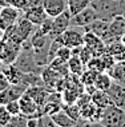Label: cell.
I'll use <instances>...</instances> for the list:
<instances>
[{
  "instance_id": "6da1fadb",
  "label": "cell",
  "mask_w": 125,
  "mask_h": 127,
  "mask_svg": "<svg viewBox=\"0 0 125 127\" xmlns=\"http://www.w3.org/2000/svg\"><path fill=\"white\" fill-rule=\"evenodd\" d=\"M124 118L125 110L114 104H109L108 107L104 108V114L100 121V125L107 127H124Z\"/></svg>"
},
{
  "instance_id": "7a4b0ae2",
  "label": "cell",
  "mask_w": 125,
  "mask_h": 127,
  "mask_svg": "<svg viewBox=\"0 0 125 127\" xmlns=\"http://www.w3.org/2000/svg\"><path fill=\"white\" fill-rule=\"evenodd\" d=\"M84 31L83 27H76V26H69L60 36H57L64 46L69 47V48H75L80 47L84 44Z\"/></svg>"
},
{
  "instance_id": "3957f363",
  "label": "cell",
  "mask_w": 125,
  "mask_h": 127,
  "mask_svg": "<svg viewBox=\"0 0 125 127\" xmlns=\"http://www.w3.org/2000/svg\"><path fill=\"white\" fill-rule=\"evenodd\" d=\"M21 16V11L12 5L0 7V28L3 31L8 30L18 22V19Z\"/></svg>"
},
{
  "instance_id": "277c9868",
  "label": "cell",
  "mask_w": 125,
  "mask_h": 127,
  "mask_svg": "<svg viewBox=\"0 0 125 127\" xmlns=\"http://www.w3.org/2000/svg\"><path fill=\"white\" fill-rule=\"evenodd\" d=\"M108 94L110 96L112 104L125 110V82L120 80H112V84L108 88Z\"/></svg>"
},
{
  "instance_id": "5b68a950",
  "label": "cell",
  "mask_w": 125,
  "mask_h": 127,
  "mask_svg": "<svg viewBox=\"0 0 125 127\" xmlns=\"http://www.w3.org/2000/svg\"><path fill=\"white\" fill-rule=\"evenodd\" d=\"M71 18H72V15L69 13L68 9H65V11L61 12L60 15L55 16V18H53V22H52V31H51L49 36L52 37V39H55V37L61 35L64 31L71 26Z\"/></svg>"
},
{
  "instance_id": "8992f818",
  "label": "cell",
  "mask_w": 125,
  "mask_h": 127,
  "mask_svg": "<svg viewBox=\"0 0 125 127\" xmlns=\"http://www.w3.org/2000/svg\"><path fill=\"white\" fill-rule=\"evenodd\" d=\"M84 44L93 52V56H101L107 51V46L103 39L90 31H85L84 33Z\"/></svg>"
},
{
  "instance_id": "52a82bcc",
  "label": "cell",
  "mask_w": 125,
  "mask_h": 127,
  "mask_svg": "<svg viewBox=\"0 0 125 127\" xmlns=\"http://www.w3.org/2000/svg\"><path fill=\"white\" fill-rule=\"evenodd\" d=\"M27 88H28V84L25 83L9 84L5 90L0 91V103L5 104V103L15 100V99H20V96L27 91Z\"/></svg>"
},
{
  "instance_id": "ba28073f",
  "label": "cell",
  "mask_w": 125,
  "mask_h": 127,
  "mask_svg": "<svg viewBox=\"0 0 125 127\" xmlns=\"http://www.w3.org/2000/svg\"><path fill=\"white\" fill-rule=\"evenodd\" d=\"M99 16H97L96 11L92 5H88L87 8H84L83 11L77 12L76 15H73L71 18V26H76V27H85L88 24L96 20Z\"/></svg>"
},
{
  "instance_id": "9c48e42d",
  "label": "cell",
  "mask_w": 125,
  "mask_h": 127,
  "mask_svg": "<svg viewBox=\"0 0 125 127\" xmlns=\"http://www.w3.org/2000/svg\"><path fill=\"white\" fill-rule=\"evenodd\" d=\"M19 103H20V107H21V112L24 115H27L28 118L29 116H40L41 115V107L35 102V99L27 91L20 96Z\"/></svg>"
},
{
  "instance_id": "30bf717a",
  "label": "cell",
  "mask_w": 125,
  "mask_h": 127,
  "mask_svg": "<svg viewBox=\"0 0 125 127\" xmlns=\"http://www.w3.org/2000/svg\"><path fill=\"white\" fill-rule=\"evenodd\" d=\"M43 7L49 18H55L68 9L67 0H43Z\"/></svg>"
},
{
  "instance_id": "8fae6325",
  "label": "cell",
  "mask_w": 125,
  "mask_h": 127,
  "mask_svg": "<svg viewBox=\"0 0 125 127\" xmlns=\"http://www.w3.org/2000/svg\"><path fill=\"white\" fill-rule=\"evenodd\" d=\"M23 15H24L31 23H33L36 27L41 24V23H43L47 18H49V16L47 15V12H45V9H44L43 4H41V5L31 7V8H28L27 11L23 12Z\"/></svg>"
},
{
  "instance_id": "7c38bea8",
  "label": "cell",
  "mask_w": 125,
  "mask_h": 127,
  "mask_svg": "<svg viewBox=\"0 0 125 127\" xmlns=\"http://www.w3.org/2000/svg\"><path fill=\"white\" fill-rule=\"evenodd\" d=\"M109 22L110 20H105V19H99L97 18L96 20H93L90 24H88L85 27H83L84 31H90V32L96 33L97 36L103 37L109 30Z\"/></svg>"
},
{
  "instance_id": "4fadbf2b",
  "label": "cell",
  "mask_w": 125,
  "mask_h": 127,
  "mask_svg": "<svg viewBox=\"0 0 125 127\" xmlns=\"http://www.w3.org/2000/svg\"><path fill=\"white\" fill-rule=\"evenodd\" d=\"M5 67H3V71L7 75L9 83L11 84H18V83H24L23 79H24V72L15 66V64H4Z\"/></svg>"
},
{
  "instance_id": "5bb4252c",
  "label": "cell",
  "mask_w": 125,
  "mask_h": 127,
  "mask_svg": "<svg viewBox=\"0 0 125 127\" xmlns=\"http://www.w3.org/2000/svg\"><path fill=\"white\" fill-rule=\"evenodd\" d=\"M109 31L113 36L119 37L121 40V36L125 33V16L124 15H117L109 22Z\"/></svg>"
},
{
  "instance_id": "9a60e30c",
  "label": "cell",
  "mask_w": 125,
  "mask_h": 127,
  "mask_svg": "<svg viewBox=\"0 0 125 127\" xmlns=\"http://www.w3.org/2000/svg\"><path fill=\"white\" fill-rule=\"evenodd\" d=\"M51 116H52L53 122L56 123V126H59V127H69V126H76L77 125V122L73 121L63 108L59 110V111H56L55 114H52Z\"/></svg>"
},
{
  "instance_id": "2e32d148",
  "label": "cell",
  "mask_w": 125,
  "mask_h": 127,
  "mask_svg": "<svg viewBox=\"0 0 125 127\" xmlns=\"http://www.w3.org/2000/svg\"><path fill=\"white\" fill-rule=\"evenodd\" d=\"M107 51L114 58L116 62L125 60V44L121 40H117V42H113L112 44L107 46Z\"/></svg>"
},
{
  "instance_id": "e0dca14e",
  "label": "cell",
  "mask_w": 125,
  "mask_h": 127,
  "mask_svg": "<svg viewBox=\"0 0 125 127\" xmlns=\"http://www.w3.org/2000/svg\"><path fill=\"white\" fill-rule=\"evenodd\" d=\"M68 67H69V74L76 75V76H81L87 68V66L83 63L81 59L77 55H72L71 56V59L68 60Z\"/></svg>"
},
{
  "instance_id": "ac0fdd59",
  "label": "cell",
  "mask_w": 125,
  "mask_h": 127,
  "mask_svg": "<svg viewBox=\"0 0 125 127\" xmlns=\"http://www.w3.org/2000/svg\"><path fill=\"white\" fill-rule=\"evenodd\" d=\"M92 102L97 107H101V108H105L108 107L109 104H112V100H110V96L107 91H103V90H96L92 94Z\"/></svg>"
},
{
  "instance_id": "d6986e66",
  "label": "cell",
  "mask_w": 125,
  "mask_h": 127,
  "mask_svg": "<svg viewBox=\"0 0 125 127\" xmlns=\"http://www.w3.org/2000/svg\"><path fill=\"white\" fill-rule=\"evenodd\" d=\"M60 78H61V75L57 72V71L53 70L52 67H49V66L47 68H44L43 72H41V79H43L44 84L49 86V87H55L56 82L59 80Z\"/></svg>"
},
{
  "instance_id": "ffe728a7",
  "label": "cell",
  "mask_w": 125,
  "mask_h": 127,
  "mask_svg": "<svg viewBox=\"0 0 125 127\" xmlns=\"http://www.w3.org/2000/svg\"><path fill=\"white\" fill-rule=\"evenodd\" d=\"M112 76L107 72V71H103V72H99L97 74L96 79H94V87L97 90H103V91H108V88L110 87L112 84Z\"/></svg>"
},
{
  "instance_id": "44dd1931",
  "label": "cell",
  "mask_w": 125,
  "mask_h": 127,
  "mask_svg": "<svg viewBox=\"0 0 125 127\" xmlns=\"http://www.w3.org/2000/svg\"><path fill=\"white\" fill-rule=\"evenodd\" d=\"M108 74L112 76L114 80H120V82H125V60L123 62H116L114 66L110 68L109 71H107Z\"/></svg>"
},
{
  "instance_id": "7402d4cb",
  "label": "cell",
  "mask_w": 125,
  "mask_h": 127,
  "mask_svg": "<svg viewBox=\"0 0 125 127\" xmlns=\"http://www.w3.org/2000/svg\"><path fill=\"white\" fill-rule=\"evenodd\" d=\"M49 67H52L55 71H57L61 76H68L69 74V67H68V62L65 60H61L60 58H55L49 62L48 64Z\"/></svg>"
},
{
  "instance_id": "603a6c76",
  "label": "cell",
  "mask_w": 125,
  "mask_h": 127,
  "mask_svg": "<svg viewBox=\"0 0 125 127\" xmlns=\"http://www.w3.org/2000/svg\"><path fill=\"white\" fill-rule=\"evenodd\" d=\"M63 110L68 114L71 118L73 119V121L77 122V125H79L80 119H81V115H80V107L79 104H75V103H71V104H67L65 107H63Z\"/></svg>"
},
{
  "instance_id": "cb8c5ba5",
  "label": "cell",
  "mask_w": 125,
  "mask_h": 127,
  "mask_svg": "<svg viewBox=\"0 0 125 127\" xmlns=\"http://www.w3.org/2000/svg\"><path fill=\"white\" fill-rule=\"evenodd\" d=\"M99 71H94V70H90V68H87V71H84L83 75L80 76V80L84 86H88V84H93L94 83V79H96Z\"/></svg>"
},
{
  "instance_id": "d4e9b609",
  "label": "cell",
  "mask_w": 125,
  "mask_h": 127,
  "mask_svg": "<svg viewBox=\"0 0 125 127\" xmlns=\"http://www.w3.org/2000/svg\"><path fill=\"white\" fill-rule=\"evenodd\" d=\"M27 121H28V116L24 115L23 112H20V114H18V115H12L8 126H11V127H23V126H27Z\"/></svg>"
},
{
  "instance_id": "484cf974",
  "label": "cell",
  "mask_w": 125,
  "mask_h": 127,
  "mask_svg": "<svg viewBox=\"0 0 125 127\" xmlns=\"http://www.w3.org/2000/svg\"><path fill=\"white\" fill-rule=\"evenodd\" d=\"M87 68H90V70H94V71H99V72L105 71V67H104V63H103V60H101L100 56H93L92 59L87 63Z\"/></svg>"
},
{
  "instance_id": "4316f807",
  "label": "cell",
  "mask_w": 125,
  "mask_h": 127,
  "mask_svg": "<svg viewBox=\"0 0 125 127\" xmlns=\"http://www.w3.org/2000/svg\"><path fill=\"white\" fill-rule=\"evenodd\" d=\"M11 118H12V115L9 114V111L7 110V107L4 104H0V127L8 126Z\"/></svg>"
},
{
  "instance_id": "83f0119b",
  "label": "cell",
  "mask_w": 125,
  "mask_h": 127,
  "mask_svg": "<svg viewBox=\"0 0 125 127\" xmlns=\"http://www.w3.org/2000/svg\"><path fill=\"white\" fill-rule=\"evenodd\" d=\"M77 56H79L80 59H81L83 63L87 66V63L93 58V52H92V51H90L89 48H88L85 44H83L81 48H80V52H79V55H77Z\"/></svg>"
},
{
  "instance_id": "f1b7e54d",
  "label": "cell",
  "mask_w": 125,
  "mask_h": 127,
  "mask_svg": "<svg viewBox=\"0 0 125 127\" xmlns=\"http://www.w3.org/2000/svg\"><path fill=\"white\" fill-rule=\"evenodd\" d=\"M71 56H72V48H69L67 46H61L56 52V58H60L61 60H65V62H68Z\"/></svg>"
},
{
  "instance_id": "f546056e",
  "label": "cell",
  "mask_w": 125,
  "mask_h": 127,
  "mask_svg": "<svg viewBox=\"0 0 125 127\" xmlns=\"http://www.w3.org/2000/svg\"><path fill=\"white\" fill-rule=\"evenodd\" d=\"M5 107L7 110L9 111L11 115H18L21 112V107H20V103H19V99H15V100H11L8 103H5Z\"/></svg>"
},
{
  "instance_id": "4dcf8cb0",
  "label": "cell",
  "mask_w": 125,
  "mask_h": 127,
  "mask_svg": "<svg viewBox=\"0 0 125 127\" xmlns=\"http://www.w3.org/2000/svg\"><path fill=\"white\" fill-rule=\"evenodd\" d=\"M5 51H7V43L4 39H1L0 40V62H3V59H4Z\"/></svg>"
},
{
  "instance_id": "1f68e13d",
  "label": "cell",
  "mask_w": 125,
  "mask_h": 127,
  "mask_svg": "<svg viewBox=\"0 0 125 127\" xmlns=\"http://www.w3.org/2000/svg\"><path fill=\"white\" fill-rule=\"evenodd\" d=\"M4 5H8L7 4V0H0V7H4Z\"/></svg>"
},
{
  "instance_id": "d6a6232c",
  "label": "cell",
  "mask_w": 125,
  "mask_h": 127,
  "mask_svg": "<svg viewBox=\"0 0 125 127\" xmlns=\"http://www.w3.org/2000/svg\"><path fill=\"white\" fill-rule=\"evenodd\" d=\"M1 39H4V31L0 28V40H1Z\"/></svg>"
},
{
  "instance_id": "836d02e7",
  "label": "cell",
  "mask_w": 125,
  "mask_h": 127,
  "mask_svg": "<svg viewBox=\"0 0 125 127\" xmlns=\"http://www.w3.org/2000/svg\"><path fill=\"white\" fill-rule=\"evenodd\" d=\"M121 42H123V43L125 44V33H124V35H123V36H121Z\"/></svg>"
},
{
  "instance_id": "e575fe53",
  "label": "cell",
  "mask_w": 125,
  "mask_h": 127,
  "mask_svg": "<svg viewBox=\"0 0 125 127\" xmlns=\"http://www.w3.org/2000/svg\"><path fill=\"white\" fill-rule=\"evenodd\" d=\"M124 16H125V12H124Z\"/></svg>"
},
{
  "instance_id": "d590c367",
  "label": "cell",
  "mask_w": 125,
  "mask_h": 127,
  "mask_svg": "<svg viewBox=\"0 0 125 127\" xmlns=\"http://www.w3.org/2000/svg\"><path fill=\"white\" fill-rule=\"evenodd\" d=\"M114 1H117V0H114Z\"/></svg>"
},
{
  "instance_id": "8d00e7d4",
  "label": "cell",
  "mask_w": 125,
  "mask_h": 127,
  "mask_svg": "<svg viewBox=\"0 0 125 127\" xmlns=\"http://www.w3.org/2000/svg\"><path fill=\"white\" fill-rule=\"evenodd\" d=\"M0 104H1V103H0Z\"/></svg>"
}]
</instances>
